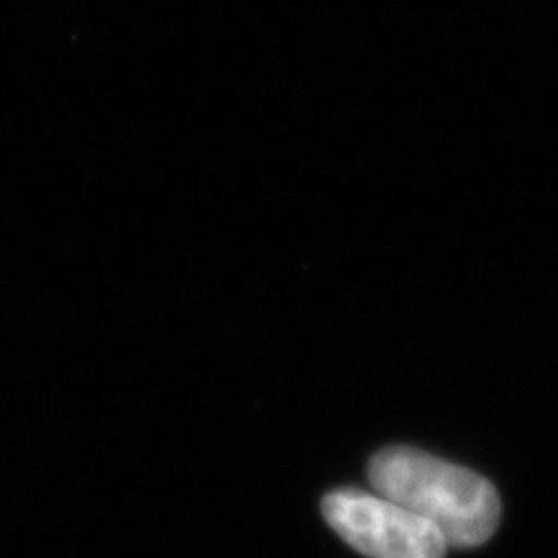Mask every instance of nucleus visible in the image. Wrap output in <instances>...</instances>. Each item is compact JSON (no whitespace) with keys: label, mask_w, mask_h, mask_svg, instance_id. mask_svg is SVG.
Segmentation results:
<instances>
[{"label":"nucleus","mask_w":558,"mask_h":558,"mask_svg":"<svg viewBox=\"0 0 558 558\" xmlns=\"http://www.w3.org/2000/svg\"><path fill=\"white\" fill-rule=\"evenodd\" d=\"M368 480L375 494L433 523L447 547H480L498 529L500 498L494 484L426 451L381 449L368 465Z\"/></svg>","instance_id":"nucleus-1"},{"label":"nucleus","mask_w":558,"mask_h":558,"mask_svg":"<svg viewBox=\"0 0 558 558\" xmlns=\"http://www.w3.org/2000/svg\"><path fill=\"white\" fill-rule=\"evenodd\" d=\"M322 512L347 545L368 558H445L440 531L403 505L379 494L340 488L328 494Z\"/></svg>","instance_id":"nucleus-2"}]
</instances>
